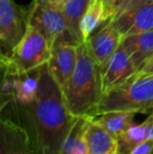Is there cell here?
Masks as SVG:
<instances>
[{"label": "cell", "instance_id": "1", "mask_svg": "<svg viewBox=\"0 0 153 154\" xmlns=\"http://www.w3.org/2000/svg\"><path fill=\"white\" fill-rule=\"evenodd\" d=\"M3 109H8L10 116L1 119L13 120L26 131L34 154H59L64 138L77 120L70 113L63 90L50 75L47 63L42 65L35 100L24 105L11 104Z\"/></svg>", "mask_w": 153, "mask_h": 154}, {"label": "cell", "instance_id": "26", "mask_svg": "<svg viewBox=\"0 0 153 154\" xmlns=\"http://www.w3.org/2000/svg\"><path fill=\"white\" fill-rule=\"evenodd\" d=\"M112 154H118V152H115V153H112Z\"/></svg>", "mask_w": 153, "mask_h": 154}, {"label": "cell", "instance_id": "4", "mask_svg": "<svg viewBox=\"0 0 153 154\" xmlns=\"http://www.w3.org/2000/svg\"><path fill=\"white\" fill-rule=\"evenodd\" d=\"M51 45L36 27L29 25L20 42L10 55H1L18 73L26 72L47 63Z\"/></svg>", "mask_w": 153, "mask_h": 154}, {"label": "cell", "instance_id": "11", "mask_svg": "<svg viewBox=\"0 0 153 154\" xmlns=\"http://www.w3.org/2000/svg\"><path fill=\"white\" fill-rule=\"evenodd\" d=\"M0 154H34L26 131L10 119L0 121Z\"/></svg>", "mask_w": 153, "mask_h": 154}, {"label": "cell", "instance_id": "14", "mask_svg": "<svg viewBox=\"0 0 153 154\" xmlns=\"http://www.w3.org/2000/svg\"><path fill=\"white\" fill-rule=\"evenodd\" d=\"M150 140H153V123L148 116L142 124L132 125L116 138V152L118 154H130L134 148Z\"/></svg>", "mask_w": 153, "mask_h": 154}, {"label": "cell", "instance_id": "17", "mask_svg": "<svg viewBox=\"0 0 153 154\" xmlns=\"http://www.w3.org/2000/svg\"><path fill=\"white\" fill-rule=\"evenodd\" d=\"M89 118H77L62 143L59 154H89L85 140V130Z\"/></svg>", "mask_w": 153, "mask_h": 154}, {"label": "cell", "instance_id": "2", "mask_svg": "<svg viewBox=\"0 0 153 154\" xmlns=\"http://www.w3.org/2000/svg\"><path fill=\"white\" fill-rule=\"evenodd\" d=\"M70 113L76 118H96L103 94L102 68L84 41L78 45V60L63 89Z\"/></svg>", "mask_w": 153, "mask_h": 154}, {"label": "cell", "instance_id": "25", "mask_svg": "<svg viewBox=\"0 0 153 154\" xmlns=\"http://www.w3.org/2000/svg\"><path fill=\"white\" fill-rule=\"evenodd\" d=\"M149 118H150V120H151V121H152V123H153V111L149 114Z\"/></svg>", "mask_w": 153, "mask_h": 154}, {"label": "cell", "instance_id": "6", "mask_svg": "<svg viewBox=\"0 0 153 154\" xmlns=\"http://www.w3.org/2000/svg\"><path fill=\"white\" fill-rule=\"evenodd\" d=\"M27 12L14 0H0L1 55H10L26 32Z\"/></svg>", "mask_w": 153, "mask_h": 154}, {"label": "cell", "instance_id": "24", "mask_svg": "<svg viewBox=\"0 0 153 154\" xmlns=\"http://www.w3.org/2000/svg\"><path fill=\"white\" fill-rule=\"evenodd\" d=\"M47 1L50 2V3L54 4V5L58 6V8H62L66 3H67V2H69L70 0H47Z\"/></svg>", "mask_w": 153, "mask_h": 154}, {"label": "cell", "instance_id": "23", "mask_svg": "<svg viewBox=\"0 0 153 154\" xmlns=\"http://www.w3.org/2000/svg\"><path fill=\"white\" fill-rule=\"evenodd\" d=\"M137 73H139V75H153V57L146 63L145 66H144Z\"/></svg>", "mask_w": 153, "mask_h": 154}, {"label": "cell", "instance_id": "5", "mask_svg": "<svg viewBox=\"0 0 153 154\" xmlns=\"http://www.w3.org/2000/svg\"><path fill=\"white\" fill-rule=\"evenodd\" d=\"M27 23L36 27L50 45L56 41L79 45L68 29L62 10L47 0H33L27 11Z\"/></svg>", "mask_w": 153, "mask_h": 154}, {"label": "cell", "instance_id": "3", "mask_svg": "<svg viewBox=\"0 0 153 154\" xmlns=\"http://www.w3.org/2000/svg\"><path fill=\"white\" fill-rule=\"evenodd\" d=\"M107 111H153V75L135 73L124 83L103 92L96 116Z\"/></svg>", "mask_w": 153, "mask_h": 154}, {"label": "cell", "instance_id": "8", "mask_svg": "<svg viewBox=\"0 0 153 154\" xmlns=\"http://www.w3.org/2000/svg\"><path fill=\"white\" fill-rule=\"evenodd\" d=\"M77 60L78 45L63 41H56L51 44L50 57L47 61V67L62 90L74 72Z\"/></svg>", "mask_w": 153, "mask_h": 154}, {"label": "cell", "instance_id": "18", "mask_svg": "<svg viewBox=\"0 0 153 154\" xmlns=\"http://www.w3.org/2000/svg\"><path fill=\"white\" fill-rule=\"evenodd\" d=\"M91 0H70L61 8L67 22V26L79 44L84 42L81 32V21Z\"/></svg>", "mask_w": 153, "mask_h": 154}, {"label": "cell", "instance_id": "9", "mask_svg": "<svg viewBox=\"0 0 153 154\" xmlns=\"http://www.w3.org/2000/svg\"><path fill=\"white\" fill-rule=\"evenodd\" d=\"M123 36L108 20L85 41L91 55L102 68V73L111 56L120 47Z\"/></svg>", "mask_w": 153, "mask_h": 154}, {"label": "cell", "instance_id": "12", "mask_svg": "<svg viewBox=\"0 0 153 154\" xmlns=\"http://www.w3.org/2000/svg\"><path fill=\"white\" fill-rule=\"evenodd\" d=\"M121 46L127 51L139 72L153 57V31L123 37Z\"/></svg>", "mask_w": 153, "mask_h": 154}, {"label": "cell", "instance_id": "19", "mask_svg": "<svg viewBox=\"0 0 153 154\" xmlns=\"http://www.w3.org/2000/svg\"><path fill=\"white\" fill-rule=\"evenodd\" d=\"M104 4L102 0H91L87 11L81 21V32L83 40L86 41L99 26L107 22Z\"/></svg>", "mask_w": 153, "mask_h": 154}, {"label": "cell", "instance_id": "10", "mask_svg": "<svg viewBox=\"0 0 153 154\" xmlns=\"http://www.w3.org/2000/svg\"><path fill=\"white\" fill-rule=\"evenodd\" d=\"M136 72L129 55L120 45L103 70V92L124 83Z\"/></svg>", "mask_w": 153, "mask_h": 154}, {"label": "cell", "instance_id": "13", "mask_svg": "<svg viewBox=\"0 0 153 154\" xmlns=\"http://www.w3.org/2000/svg\"><path fill=\"white\" fill-rule=\"evenodd\" d=\"M85 140L89 154H112L118 150V140L94 118L88 119Z\"/></svg>", "mask_w": 153, "mask_h": 154}, {"label": "cell", "instance_id": "27", "mask_svg": "<svg viewBox=\"0 0 153 154\" xmlns=\"http://www.w3.org/2000/svg\"><path fill=\"white\" fill-rule=\"evenodd\" d=\"M152 154H153V151H152Z\"/></svg>", "mask_w": 153, "mask_h": 154}, {"label": "cell", "instance_id": "20", "mask_svg": "<svg viewBox=\"0 0 153 154\" xmlns=\"http://www.w3.org/2000/svg\"><path fill=\"white\" fill-rule=\"evenodd\" d=\"M1 92H0V108L3 109L5 106L11 105L15 100L16 94L17 79L19 73L13 68V66L1 58Z\"/></svg>", "mask_w": 153, "mask_h": 154}, {"label": "cell", "instance_id": "7", "mask_svg": "<svg viewBox=\"0 0 153 154\" xmlns=\"http://www.w3.org/2000/svg\"><path fill=\"white\" fill-rule=\"evenodd\" d=\"M110 22L123 37L153 31V0H133Z\"/></svg>", "mask_w": 153, "mask_h": 154}, {"label": "cell", "instance_id": "22", "mask_svg": "<svg viewBox=\"0 0 153 154\" xmlns=\"http://www.w3.org/2000/svg\"><path fill=\"white\" fill-rule=\"evenodd\" d=\"M153 151V140H147L143 143L136 148H134L131 151L130 154H152Z\"/></svg>", "mask_w": 153, "mask_h": 154}, {"label": "cell", "instance_id": "15", "mask_svg": "<svg viewBox=\"0 0 153 154\" xmlns=\"http://www.w3.org/2000/svg\"><path fill=\"white\" fill-rule=\"evenodd\" d=\"M41 69L42 66L37 67L33 70L22 72L18 75L16 86L15 100L12 104L14 105H24L35 100L38 94L40 85Z\"/></svg>", "mask_w": 153, "mask_h": 154}, {"label": "cell", "instance_id": "21", "mask_svg": "<svg viewBox=\"0 0 153 154\" xmlns=\"http://www.w3.org/2000/svg\"><path fill=\"white\" fill-rule=\"evenodd\" d=\"M133 0H102L107 20H110Z\"/></svg>", "mask_w": 153, "mask_h": 154}, {"label": "cell", "instance_id": "16", "mask_svg": "<svg viewBox=\"0 0 153 154\" xmlns=\"http://www.w3.org/2000/svg\"><path fill=\"white\" fill-rule=\"evenodd\" d=\"M134 111H107L94 118L99 124L103 126L115 138L122 135L127 129L131 127L134 121Z\"/></svg>", "mask_w": 153, "mask_h": 154}]
</instances>
